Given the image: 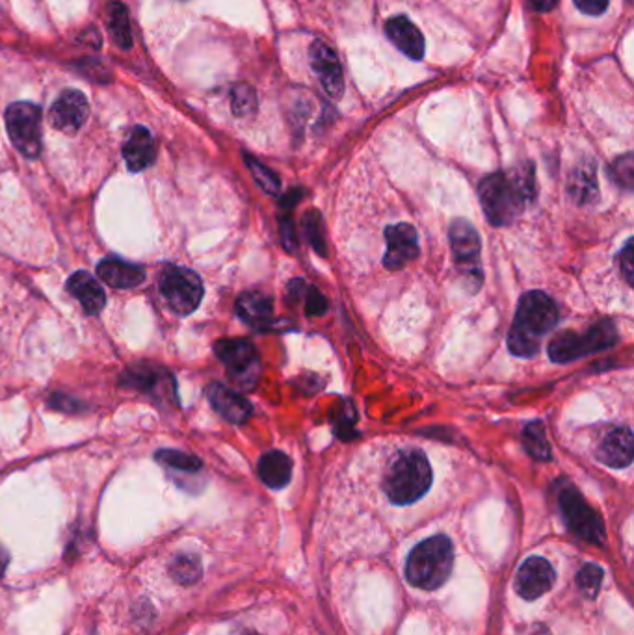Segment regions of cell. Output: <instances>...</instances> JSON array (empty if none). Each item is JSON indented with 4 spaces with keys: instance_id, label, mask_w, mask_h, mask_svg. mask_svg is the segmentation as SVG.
I'll use <instances>...</instances> for the list:
<instances>
[{
    "instance_id": "cell-1",
    "label": "cell",
    "mask_w": 634,
    "mask_h": 635,
    "mask_svg": "<svg viewBox=\"0 0 634 635\" xmlns=\"http://www.w3.org/2000/svg\"><path fill=\"white\" fill-rule=\"evenodd\" d=\"M478 197L491 225H512L536 197L534 166L523 164L510 173H491L480 182Z\"/></svg>"
},
{
    "instance_id": "cell-2",
    "label": "cell",
    "mask_w": 634,
    "mask_h": 635,
    "mask_svg": "<svg viewBox=\"0 0 634 635\" xmlns=\"http://www.w3.org/2000/svg\"><path fill=\"white\" fill-rule=\"evenodd\" d=\"M556 303L545 292L532 290L519 299L516 318L508 333V348L517 357H534L547 333L558 325Z\"/></svg>"
},
{
    "instance_id": "cell-3",
    "label": "cell",
    "mask_w": 634,
    "mask_h": 635,
    "mask_svg": "<svg viewBox=\"0 0 634 635\" xmlns=\"http://www.w3.org/2000/svg\"><path fill=\"white\" fill-rule=\"evenodd\" d=\"M432 467L421 450H404L395 455L384 478V493L395 506H410L432 487Z\"/></svg>"
},
{
    "instance_id": "cell-4",
    "label": "cell",
    "mask_w": 634,
    "mask_h": 635,
    "mask_svg": "<svg viewBox=\"0 0 634 635\" xmlns=\"http://www.w3.org/2000/svg\"><path fill=\"white\" fill-rule=\"evenodd\" d=\"M454 567V548L447 535H434L411 550L406 578L413 587L436 591L449 580Z\"/></svg>"
},
{
    "instance_id": "cell-5",
    "label": "cell",
    "mask_w": 634,
    "mask_h": 635,
    "mask_svg": "<svg viewBox=\"0 0 634 635\" xmlns=\"http://www.w3.org/2000/svg\"><path fill=\"white\" fill-rule=\"evenodd\" d=\"M616 342H618L616 324L612 320H601L599 324L590 327L584 335H577L575 331H564L556 335L549 344V359L558 364L573 363L586 355L608 350Z\"/></svg>"
},
{
    "instance_id": "cell-6",
    "label": "cell",
    "mask_w": 634,
    "mask_h": 635,
    "mask_svg": "<svg viewBox=\"0 0 634 635\" xmlns=\"http://www.w3.org/2000/svg\"><path fill=\"white\" fill-rule=\"evenodd\" d=\"M214 351L218 359L224 363L229 379L238 389L248 392L255 389L261 379L263 364L255 346L244 338H224L218 340Z\"/></svg>"
},
{
    "instance_id": "cell-7",
    "label": "cell",
    "mask_w": 634,
    "mask_h": 635,
    "mask_svg": "<svg viewBox=\"0 0 634 635\" xmlns=\"http://www.w3.org/2000/svg\"><path fill=\"white\" fill-rule=\"evenodd\" d=\"M159 288L168 307L179 316L192 314L203 299V283L198 273L181 266H166L160 273Z\"/></svg>"
},
{
    "instance_id": "cell-8",
    "label": "cell",
    "mask_w": 634,
    "mask_h": 635,
    "mask_svg": "<svg viewBox=\"0 0 634 635\" xmlns=\"http://www.w3.org/2000/svg\"><path fill=\"white\" fill-rule=\"evenodd\" d=\"M558 506L564 515L569 530L579 535L584 541L601 545L605 541V524L595 513L582 494L568 483H562L558 491Z\"/></svg>"
},
{
    "instance_id": "cell-9",
    "label": "cell",
    "mask_w": 634,
    "mask_h": 635,
    "mask_svg": "<svg viewBox=\"0 0 634 635\" xmlns=\"http://www.w3.org/2000/svg\"><path fill=\"white\" fill-rule=\"evenodd\" d=\"M6 130L15 149L27 158L41 153V110L36 104L14 103L6 110Z\"/></svg>"
},
{
    "instance_id": "cell-10",
    "label": "cell",
    "mask_w": 634,
    "mask_h": 635,
    "mask_svg": "<svg viewBox=\"0 0 634 635\" xmlns=\"http://www.w3.org/2000/svg\"><path fill=\"white\" fill-rule=\"evenodd\" d=\"M449 238L454 260L467 275L469 285L473 286L476 292L484 279L482 268H480V249H482L480 236L469 221L458 218L450 225Z\"/></svg>"
},
{
    "instance_id": "cell-11",
    "label": "cell",
    "mask_w": 634,
    "mask_h": 635,
    "mask_svg": "<svg viewBox=\"0 0 634 635\" xmlns=\"http://www.w3.org/2000/svg\"><path fill=\"white\" fill-rule=\"evenodd\" d=\"M385 242L384 266L389 272H398L419 257V234L410 223L389 225L385 229Z\"/></svg>"
},
{
    "instance_id": "cell-12",
    "label": "cell",
    "mask_w": 634,
    "mask_h": 635,
    "mask_svg": "<svg viewBox=\"0 0 634 635\" xmlns=\"http://www.w3.org/2000/svg\"><path fill=\"white\" fill-rule=\"evenodd\" d=\"M119 383L129 389L144 390L146 394H151L155 398L160 396L166 402L168 398L177 400L173 377L164 368H159L155 364H136L123 374Z\"/></svg>"
},
{
    "instance_id": "cell-13",
    "label": "cell",
    "mask_w": 634,
    "mask_h": 635,
    "mask_svg": "<svg viewBox=\"0 0 634 635\" xmlns=\"http://www.w3.org/2000/svg\"><path fill=\"white\" fill-rule=\"evenodd\" d=\"M555 582V569L547 559H525V563L517 571V595L525 600H538L553 589Z\"/></svg>"
},
{
    "instance_id": "cell-14",
    "label": "cell",
    "mask_w": 634,
    "mask_h": 635,
    "mask_svg": "<svg viewBox=\"0 0 634 635\" xmlns=\"http://www.w3.org/2000/svg\"><path fill=\"white\" fill-rule=\"evenodd\" d=\"M311 65L317 73L318 82L331 99H341L344 91L343 67L337 52L331 49L326 41H315L309 49Z\"/></svg>"
},
{
    "instance_id": "cell-15",
    "label": "cell",
    "mask_w": 634,
    "mask_h": 635,
    "mask_svg": "<svg viewBox=\"0 0 634 635\" xmlns=\"http://www.w3.org/2000/svg\"><path fill=\"white\" fill-rule=\"evenodd\" d=\"M90 116V104L86 95L79 90H66L54 101L51 108V123L54 129L62 130L66 134H75L82 129L86 119Z\"/></svg>"
},
{
    "instance_id": "cell-16",
    "label": "cell",
    "mask_w": 634,
    "mask_h": 635,
    "mask_svg": "<svg viewBox=\"0 0 634 635\" xmlns=\"http://www.w3.org/2000/svg\"><path fill=\"white\" fill-rule=\"evenodd\" d=\"M633 431L629 428L612 429L599 442L595 457L610 468H627L633 463Z\"/></svg>"
},
{
    "instance_id": "cell-17",
    "label": "cell",
    "mask_w": 634,
    "mask_h": 635,
    "mask_svg": "<svg viewBox=\"0 0 634 635\" xmlns=\"http://www.w3.org/2000/svg\"><path fill=\"white\" fill-rule=\"evenodd\" d=\"M237 314L244 324L250 325L255 331H268L278 327V324L274 322L272 299L257 290L244 292L237 299Z\"/></svg>"
},
{
    "instance_id": "cell-18",
    "label": "cell",
    "mask_w": 634,
    "mask_h": 635,
    "mask_svg": "<svg viewBox=\"0 0 634 635\" xmlns=\"http://www.w3.org/2000/svg\"><path fill=\"white\" fill-rule=\"evenodd\" d=\"M207 398L212 403L214 411L231 424H244L253 413L251 403L242 394L227 389L220 383H212L207 387Z\"/></svg>"
},
{
    "instance_id": "cell-19",
    "label": "cell",
    "mask_w": 634,
    "mask_h": 635,
    "mask_svg": "<svg viewBox=\"0 0 634 635\" xmlns=\"http://www.w3.org/2000/svg\"><path fill=\"white\" fill-rule=\"evenodd\" d=\"M385 32L389 39L397 45L400 51L404 52L406 56H410L411 60H421L426 51V45H424L423 32L417 28V26L411 23L408 17H393L387 21L385 25Z\"/></svg>"
},
{
    "instance_id": "cell-20",
    "label": "cell",
    "mask_w": 634,
    "mask_h": 635,
    "mask_svg": "<svg viewBox=\"0 0 634 635\" xmlns=\"http://www.w3.org/2000/svg\"><path fill=\"white\" fill-rule=\"evenodd\" d=\"M123 156L131 171H144L157 158V145L149 130L136 127L131 130L127 142L123 145Z\"/></svg>"
},
{
    "instance_id": "cell-21",
    "label": "cell",
    "mask_w": 634,
    "mask_h": 635,
    "mask_svg": "<svg viewBox=\"0 0 634 635\" xmlns=\"http://www.w3.org/2000/svg\"><path fill=\"white\" fill-rule=\"evenodd\" d=\"M67 290L77 298L86 314L95 316L105 309L106 296L101 285L88 272L73 273L67 281Z\"/></svg>"
},
{
    "instance_id": "cell-22",
    "label": "cell",
    "mask_w": 634,
    "mask_h": 635,
    "mask_svg": "<svg viewBox=\"0 0 634 635\" xmlns=\"http://www.w3.org/2000/svg\"><path fill=\"white\" fill-rule=\"evenodd\" d=\"M97 273L106 285L112 286V288H121V290H129L134 286L142 285L146 279V273L142 268L116 259L103 260L97 266Z\"/></svg>"
},
{
    "instance_id": "cell-23",
    "label": "cell",
    "mask_w": 634,
    "mask_h": 635,
    "mask_svg": "<svg viewBox=\"0 0 634 635\" xmlns=\"http://www.w3.org/2000/svg\"><path fill=\"white\" fill-rule=\"evenodd\" d=\"M259 478L270 489H283L292 478V461L289 455L279 450H270L259 459Z\"/></svg>"
},
{
    "instance_id": "cell-24",
    "label": "cell",
    "mask_w": 634,
    "mask_h": 635,
    "mask_svg": "<svg viewBox=\"0 0 634 635\" xmlns=\"http://www.w3.org/2000/svg\"><path fill=\"white\" fill-rule=\"evenodd\" d=\"M569 194L579 205H586L597 199L599 194L597 171H595V162L592 158L582 160L581 164L571 171Z\"/></svg>"
},
{
    "instance_id": "cell-25",
    "label": "cell",
    "mask_w": 634,
    "mask_h": 635,
    "mask_svg": "<svg viewBox=\"0 0 634 635\" xmlns=\"http://www.w3.org/2000/svg\"><path fill=\"white\" fill-rule=\"evenodd\" d=\"M108 26H110V34L116 41V45L121 49H131V45H133L131 21H129L127 8L121 2H112L108 6Z\"/></svg>"
},
{
    "instance_id": "cell-26",
    "label": "cell",
    "mask_w": 634,
    "mask_h": 635,
    "mask_svg": "<svg viewBox=\"0 0 634 635\" xmlns=\"http://www.w3.org/2000/svg\"><path fill=\"white\" fill-rule=\"evenodd\" d=\"M523 444L530 457H534L536 461H551V446L547 441L545 426L540 420L527 424V428L523 431Z\"/></svg>"
},
{
    "instance_id": "cell-27",
    "label": "cell",
    "mask_w": 634,
    "mask_h": 635,
    "mask_svg": "<svg viewBox=\"0 0 634 635\" xmlns=\"http://www.w3.org/2000/svg\"><path fill=\"white\" fill-rule=\"evenodd\" d=\"M201 561L194 554H181L173 559L170 565V574L177 584L192 585L201 578Z\"/></svg>"
},
{
    "instance_id": "cell-28",
    "label": "cell",
    "mask_w": 634,
    "mask_h": 635,
    "mask_svg": "<svg viewBox=\"0 0 634 635\" xmlns=\"http://www.w3.org/2000/svg\"><path fill=\"white\" fill-rule=\"evenodd\" d=\"M155 457H157L160 465L179 470V472H186V474H194V472H198L203 467L199 457L186 454V452H179V450H160Z\"/></svg>"
},
{
    "instance_id": "cell-29",
    "label": "cell",
    "mask_w": 634,
    "mask_h": 635,
    "mask_svg": "<svg viewBox=\"0 0 634 635\" xmlns=\"http://www.w3.org/2000/svg\"><path fill=\"white\" fill-rule=\"evenodd\" d=\"M231 110L237 117H250L257 112V95L248 84H238L231 91Z\"/></svg>"
},
{
    "instance_id": "cell-30",
    "label": "cell",
    "mask_w": 634,
    "mask_h": 635,
    "mask_svg": "<svg viewBox=\"0 0 634 635\" xmlns=\"http://www.w3.org/2000/svg\"><path fill=\"white\" fill-rule=\"evenodd\" d=\"M304 225V234L307 238V242L313 246V249L317 251L320 257H326L328 255V249H326V238H324V231H322V218L318 214L317 210H309L302 220Z\"/></svg>"
},
{
    "instance_id": "cell-31",
    "label": "cell",
    "mask_w": 634,
    "mask_h": 635,
    "mask_svg": "<svg viewBox=\"0 0 634 635\" xmlns=\"http://www.w3.org/2000/svg\"><path fill=\"white\" fill-rule=\"evenodd\" d=\"M244 158H246V164L250 168L253 179L265 190L266 194L278 195L279 188H281L278 175L272 169L266 168L265 164H261L259 160H255L253 156L246 155Z\"/></svg>"
},
{
    "instance_id": "cell-32",
    "label": "cell",
    "mask_w": 634,
    "mask_h": 635,
    "mask_svg": "<svg viewBox=\"0 0 634 635\" xmlns=\"http://www.w3.org/2000/svg\"><path fill=\"white\" fill-rule=\"evenodd\" d=\"M356 409L350 402H343V405H339L335 411H333V429L335 433L348 441V439H354L356 431Z\"/></svg>"
},
{
    "instance_id": "cell-33",
    "label": "cell",
    "mask_w": 634,
    "mask_h": 635,
    "mask_svg": "<svg viewBox=\"0 0 634 635\" xmlns=\"http://www.w3.org/2000/svg\"><path fill=\"white\" fill-rule=\"evenodd\" d=\"M610 177H612V181L616 182L621 188H625V190H631V188H633L634 162L631 153L621 156V158H618V160L612 164Z\"/></svg>"
},
{
    "instance_id": "cell-34",
    "label": "cell",
    "mask_w": 634,
    "mask_h": 635,
    "mask_svg": "<svg viewBox=\"0 0 634 635\" xmlns=\"http://www.w3.org/2000/svg\"><path fill=\"white\" fill-rule=\"evenodd\" d=\"M601 582H603V569L594 563H586L577 576V584L584 591L586 597H595L599 587H601Z\"/></svg>"
},
{
    "instance_id": "cell-35",
    "label": "cell",
    "mask_w": 634,
    "mask_h": 635,
    "mask_svg": "<svg viewBox=\"0 0 634 635\" xmlns=\"http://www.w3.org/2000/svg\"><path fill=\"white\" fill-rule=\"evenodd\" d=\"M305 312L309 316H322L328 311V301L318 292L315 286H305L304 288Z\"/></svg>"
},
{
    "instance_id": "cell-36",
    "label": "cell",
    "mask_w": 634,
    "mask_h": 635,
    "mask_svg": "<svg viewBox=\"0 0 634 635\" xmlns=\"http://www.w3.org/2000/svg\"><path fill=\"white\" fill-rule=\"evenodd\" d=\"M633 238H629L627 242H625V246L620 251V255H618V264H620L621 273H623V277H625V281H627V285H633Z\"/></svg>"
},
{
    "instance_id": "cell-37",
    "label": "cell",
    "mask_w": 634,
    "mask_h": 635,
    "mask_svg": "<svg viewBox=\"0 0 634 635\" xmlns=\"http://www.w3.org/2000/svg\"><path fill=\"white\" fill-rule=\"evenodd\" d=\"M279 225H281V242H283V247L292 253V251H296V234H294V223H292L291 214L287 212V214H283L281 218H279Z\"/></svg>"
},
{
    "instance_id": "cell-38",
    "label": "cell",
    "mask_w": 634,
    "mask_h": 635,
    "mask_svg": "<svg viewBox=\"0 0 634 635\" xmlns=\"http://www.w3.org/2000/svg\"><path fill=\"white\" fill-rule=\"evenodd\" d=\"M573 2L584 15H601L607 12L610 0H573Z\"/></svg>"
},
{
    "instance_id": "cell-39",
    "label": "cell",
    "mask_w": 634,
    "mask_h": 635,
    "mask_svg": "<svg viewBox=\"0 0 634 635\" xmlns=\"http://www.w3.org/2000/svg\"><path fill=\"white\" fill-rule=\"evenodd\" d=\"M304 197V190L302 188H294L289 194L283 195L279 199V205L285 210V212H291L292 208L296 207L300 203V199Z\"/></svg>"
},
{
    "instance_id": "cell-40",
    "label": "cell",
    "mask_w": 634,
    "mask_h": 635,
    "mask_svg": "<svg viewBox=\"0 0 634 635\" xmlns=\"http://www.w3.org/2000/svg\"><path fill=\"white\" fill-rule=\"evenodd\" d=\"M530 4L536 12H551L558 4V0H530Z\"/></svg>"
},
{
    "instance_id": "cell-41",
    "label": "cell",
    "mask_w": 634,
    "mask_h": 635,
    "mask_svg": "<svg viewBox=\"0 0 634 635\" xmlns=\"http://www.w3.org/2000/svg\"><path fill=\"white\" fill-rule=\"evenodd\" d=\"M8 565H10V552L0 545V576L6 572Z\"/></svg>"
},
{
    "instance_id": "cell-42",
    "label": "cell",
    "mask_w": 634,
    "mask_h": 635,
    "mask_svg": "<svg viewBox=\"0 0 634 635\" xmlns=\"http://www.w3.org/2000/svg\"><path fill=\"white\" fill-rule=\"evenodd\" d=\"M242 635H259V634H255V632H244V634Z\"/></svg>"
}]
</instances>
